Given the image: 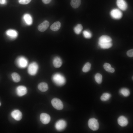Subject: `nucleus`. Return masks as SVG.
I'll return each instance as SVG.
<instances>
[{
    "label": "nucleus",
    "instance_id": "20",
    "mask_svg": "<svg viewBox=\"0 0 133 133\" xmlns=\"http://www.w3.org/2000/svg\"><path fill=\"white\" fill-rule=\"evenodd\" d=\"M61 27V23L59 21H56L51 25L50 27V29L52 31H56L59 30Z\"/></svg>",
    "mask_w": 133,
    "mask_h": 133
},
{
    "label": "nucleus",
    "instance_id": "28",
    "mask_svg": "<svg viewBox=\"0 0 133 133\" xmlns=\"http://www.w3.org/2000/svg\"><path fill=\"white\" fill-rule=\"evenodd\" d=\"M91 66V64L89 63H86L83 68V71L84 72H86L88 71L90 69Z\"/></svg>",
    "mask_w": 133,
    "mask_h": 133
},
{
    "label": "nucleus",
    "instance_id": "4",
    "mask_svg": "<svg viewBox=\"0 0 133 133\" xmlns=\"http://www.w3.org/2000/svg\"><path fill=\"white\" fill-rule=\"evenodd\" d=\"M17 65L21 68H24L27 65L28 62L27 59L23 56H20L17 58L16 60Z\"/></svg>",
    "mask_w": 133,
    "mask_h": 133
},
{
    "label": "nucleus",
    "instance_id": "29",
    "mask_svg": "<svg viewBox=\"0 0 133 133\" xmlns=\"http://www.w3.org/2000/svg\"><path fill=\"white\" fill-rule=\"evenodd\" d=\"M84 36L86 38H91L92 34L88 30H84L83 32Z\"/></svg>",
    "mask_w": 133,
    "mask_h": 133
},
{
    "label": "nucleus",
    "instance_id": "10",
    "mask_svg": "<svg viewBox=\"0 0 133 133\" xmlns=\"http://www.w3.org/2000/svg\"><path fill=\"white\" fill-rule=\"evenodd\" d=\"M11 115L13 118L17 121L20 120L22 117L21 112L17 110H15L13 111L11 113Z\"/></svg>",
    "mask_w": 133,
    "mask_h": 133
},
{
    "label": "nucleus",
    "instance_id": "3",
    "mask_svg": "<svg viewBox=\"0 0 133 133\" xmlns=\"http://www.w3.org/2000/svg\"><path fill=\"white\" fill-rule=\"evenodd\" d=\"M38 69V66L37 64L35 62H32L28 66V73L31 75H34L37 73Z\"/></svg>",
    "mask_w": 133,
    "mask_h": 133
},
{
    "label": "nucleus",
    "instance_id": "26",
    "mask_svg": "<svg viewBox=\"0 0 133 133\" xmlns=\"http://www.w3.org/2000/svg\"><path fill=\"white\" fill-rule=\"evenodd\" d=\"M83 28L82 25L81 24H78L74 27V30L75 33L78 34L81 33Z\"/></svg>",
    "mask_w": 133,
    "mask_h": 133
},
{
    "label": "nucleus",
    "instance_id": "12",
    "mask_svg": "<svg viewBox=\"0 0 133 133\" xmlns=\"http://www.w3.org/2000/svg\"><path fill=\"white\" fill-rule=\"evenodd\" d=\"M49 24V23L48 21L45 20L38 26V30L40 32H44L48 28Z\"/></svg>",
    "mask_w": 133,
    "mask_h": 133
},
{
    "label": "nucleus",
    "instance_id": "19",
    "mask_svg": "<svg viewBox=\"0 0 133 133\" xmlns=\"http://www.w3.org/2000/svg\"><path fill=\"white\" fill-rule=\"evenodd\" d=\"M98 43L100 47L104 49L109 48L111 47L112 45L111 42H98Z\"/></svg>",
    "mask_w": 133,
    "mask_h": 133
},
{
    "label": "nucleus",
    "instance_id": "9",
    "mask_svg": "<svg viewBox=\"0 0 133 133\" xmlns=\"http://www.w3.org/2000/svg\"><path fill=\"white\" fill-rule=\"evenodd\" d=\"M40 119L41 122L44 124H47L50 122V117L48 114L43 113L40 116Z\"/></svg>",
    "mask_w": 133,
    "mask_h": 133
},
{
    "label": "nucleus",
    "instance_id": "15",
    "mask_svg": "<svg viewBox=\"0 0 133 133\" xmlns=\"http://www.w3.org/2000/svg\"><path fill=\"white\" fill-rule=\"evenodd\" d=\"M23 18L27 25H30L32 24V18L31 16L29 14H24L23 16Z\"/></svg>",
    "mask_w": 133,
    "mask_h": 133
},
{
    "label": "nucleus",
    "instance_id": "31",
    "mask_svg": "<svg viewBox=\"0 0 133 133\" xmlns=\"http://www.w3.org/2000/svg\"><path fill=\"white\" fill-rule=\"evenodd\" d=\"M127 54L128 56L130 57H132L133 56V50L131 49L128 51Z\"/></svg>",
    "mask_w": 133,
    "mask_h": 133
},
{
    "label": "nucleus",
    "instance_id": "14",
    "mask_svg": "<svg viewBox=\"0 0 133 133\" xmlns=\"http://www.w3.org/2000/svg\"><path fill=\"white\" fill-rule=\"evenodd\" d=\"M53 63L54 66L56 68L60 67L62 63L61 58L58 57H55L53 60Z\"/></svg>",
    "mask_w": 133,
    "mask_h": 133
},
{
    "label": "nucleus",
    "instance_id": "33",
    "mask_svg": "<svg viewBox=\"0 0 133 133\" xmlns=\"http://www.w3.org/2000/svg\"><path fill=\"white\" fill-rule=\"evenodd\" d=\"M6 0H0V4H5L6 3Z\"/></svg>",
    "mask_w": 133,
    "mask_h": 133
},
{
    "label": "nucleus",
    "instance_id": "18",
    "mask_svg": "<svg viewBox=\"0 0 133 133\" xmlns=\"http://www.w3.org/2000/svg\"><path fill=\"white\" fill-rule=\"evenodd\" d=\"M112 40V38L109 36L106 35H103L99 38L98 42H111Z\"/></svg>",
    "mask_w": 133,
    "mask_h": 133
},
{
    "label": "nucleus",
    "instance_id": "21",
    "mask_svg": "<svg viewBox=\"0 0 133 133\" xmlns=\"http://www.w3.org/2000/svg\"><path fill=\"white\" fill-rule=\"evenodd\" d=\"M81 2V0H71L70 4L73 8L76 9L80 6Z\"/></svg>",
    "mask_w": 133,
    "mask_h": 133
},
{
    "label": "nucleus",
    "instance_id": "7",
    "mask_svg": "<svg viewBox=\"0 0 133 133\" xmlns=\"http://www.w3.org/2000/svg\"><path fill=\"white\" fill-rule=\"evenodd\" d=\"M66 125V121L64 120L61 119L56 122L55 124V127L57 130L61 131L65 128Z\"/></svg>",
    "mask_w": 133,
    "mask_h": 133
},
{
    "label": "nucleus",
    "instance_id": "27",
    "mask_svg": "<svg viewBox=\"0 0 133 133\" xmlns=\"http://www.w3.org/2000/svg\"><path fill=\"white\" fill-rule=\"evenodd\" d=\"M95 79L96 82L98 84L101 83L102 81V75L99 73L96 74L95 76Z\"/></svg>",
    "mask_w": 133,
    "mask_h": 133
},
{
    "label": "nucleus",
    "instance_id": "23",
    "mask_svg": "<svg viewBox=\"0 0 133 133\" xmlns=\"http://www.w3.org/2000/svg\"><path fill=\"white\" fill-rule=\"evenodd\" d=\"M103 67L105 70L108 72L113 73L115 71L114 69L112 67L111 65L108 63H105Z\"/></svg>",
    "mask_w": 133,
    "mask_h": 133
},
{
    "label": "nucleus",
    "instance_id": "6",
    "mask_svg": "<svg viewBox=\"0 0 133 133\" xmlns=\"http://www.w3.org/2000/svg\"><path fill=\"white\" fill-rule=\"evenodd\" d=\"M110 15L113 18L115 19H120L122 16V12L119 9H114L111 11Z\"/></svg>",
    "mask_w": 133,
    "mask_h": 133
},
{
    "label": "nucleus",
    "instance_id": "25",
    "mask_svg": "<svg viewBox=\"0 0 133 133\" xmlns=\"http://www.w3.org/2000/svg\"><path fill=\"white\" fill-rule=\"evenodd\" d=\"M111 97V95L107 93H103L100 97L101 100L103 101H106L108 100Z\"/></svg>",
    "mask_w": 133,
    "mask_h": 133
},
{
    "label": "nucleus",
    "instance_id": "1",
    "mask_svg": "<svg viewBox=\"0 0 133 133\" xmlns=\"http://www.w3.org/2000/svg\"><path fill=\"white\" fill-rule=\"evenodd\" d=\"M52 79L55 84L59 86L64 85L66 81L64 76L62 74L59 73H56L53 75L52 77Z\"/></svg>",
    "mask_w": 133,
    "mask_h": 133
},
{
    "label": "nucleus",
    "instance_id": "30",
    "mask_svg": "<svg viewBox=\"0 0 133 133\" xmlns=\"http://www.w3.org/2000/svg\"><path fill=\"white\" fill-rule=\"evenodd\" d=\"M31 0H18L19 3L21 4H26L29 3Z\"/></svg>",
    "mask_w": 133,
    "mask_h": 133
},
{
    "label": "nucleus",
    "instance_id": "24",
    "mask_svg": "<svg viewBox=\"0 0 133 133\" xmlns=\"http://www.w3.org/2000/svg\"><path fill=\"white\" fill-rule=\"evenodd\" d=\"M11 76L13 80L15 82L17 83L20 81L21 79L20 77L17 73L15 72L12 73Z\"/></svg>",
    "mask_w": 133,
    "mask_h": 133
},
{
    "label": "nucleus",
    "instance_id": "16",
    "mask_svg": "<svg viewBox=\"0 0 133 133\" xmlns=\"http://www.w3.org/2000/svg\"><path fill=\"white\" fill-rule=\"evenodd\" d=\"M38 88L39 90L41 91L45 92L48 90V86L47 83L45 82H42L38 84Z\"/></svg>",
    "mask_w": 133,
    "mask_h": 133
},
{
    "label": "nucleus",
    "instance_id": "2",
    "mask_svg": "<svg viewBox=\"0 0 133 133\" xmlns=\"http://www.w3.org/2000/svg\"><path fill=\"white\" fill-rule=\"evenodd\" d=\"M88 125L89 128L94 131L98 130L99 127V124L97 120L94 118H91L89 120Z\"/></svg>",
    "mask_w": 133,
    "mask_h": 133
},
{
    "label": "nucleus",
    "instance_id": "13",
    "mask_svg": "<svg viewBox=\"0 0 133 133\" xmlns=\"http://www.w3.org/2000/svg\"><path fill=\"white\" fill-rule=\"evenodd\" d=\"M116 4L118 7L121 10L125 11L127 8V5L124 0H117Z\"/></svg>",
    "mask_w": 133,
    "mask_h": 133
},
{
    "label": "nucleus",
    "instance_id": "17",
    "mask_svg": "<svg viewBox=\"0 0 133 133\" xmlns=\"http://www.w3.org/2000/svg\"><path fill=\"white\" fill-rule=\"evenodd\" d=\"M6 34L7 35L11 38H14L17 37L18 33L17 31L15 30L9 29L6 31Z\"/></svg>",
    "mask_w": 133,
    "mask_h": 133
},
{
    "label": "nucleus",
    "instance_id": "8",
    "mask_svg": "<svg viewBox=\"0 0 133 133\" xmlns=\"http://www.w3.org/2000/svg\"><path fill=\"white\" fill-rule=\"evenodd\" d=\"M17 94L19 96H22L25 95L27 93L26 88L25 86L20 85L18 86L16 88Z\"/></svg>",
    "mask_w": 133,
    "mask_h": 133
},
{
    "label": "nucleus",
    "instance_id": "32",
    "mask_svg": "<svg viewBox=\"0 0 133 133\" xmlns=\"http://www.w3.org/2000/svg\"><path fill=\"white\" fill-rule=\"evenodd\" d=\"M51 0H42V2L45 4H48L51 1Z\"/></svg>",
    "mask_w": 133,
    "mask_h": 133
},
{
    "label": "nucleus",
    "instance_id": "22",
    "mask_svg": "<svg viewBox=\"0 0 133 133\" xmlns=\"http://www.w3.org/2000/svg\"><path fill=\"white\" fill-rule=\"evenodd\" d=\"M119 92L121 95L125 97L129 96L130 94V92L128 88H125L121 89L119 90Z\"/></svg>",
    "mask_w": 133,
    "mask_h": 133
},
{
    "label": "nucleus",
    "instance_id": "11",
    "mask_svg": "<svg viewBox=\"0 0 133 133\" xmlns=\"http://www.w3.org/2000/svg\"><path fill=\"white\" fill-rule=\"evenodd\" d=\"M118 124L122 127H124L127 126L128 123V121L127 118L125 116H120L117 119Z\"/></svg>",
    "mask_w": 133,
    "mask_h": 133
},
{
    "label": "nucleus",
    "instance_id": "5",
    "mask_svg": "<svg viewBox=\"0 0 133 133\" xmlns=\"http://www.w3.org/2000/svg\"><path fill=\"white\" fill-rule=\"evenodd\" d=\"M51 102L53 106L55 109L59 110L63 109V103L59 99L54 98L51 100Z\"/></svg>",
    "mask_w": 133,
    "mask_h": 133
},
{
    "label": "nucleus",
    "instance_id": "34",
    "mask_svg": "<svg viewBox=\"0 0 133 133\" xmlns=\"http://www.w3.org/2000/svg\"><path fill=\"white\" fill-rule=\"evenodd\" d=\"M1 103L0 102V106H1Z\"/></svg>",
    "mask_w": 133,
    "mask_h": 133
}]
</instances>
